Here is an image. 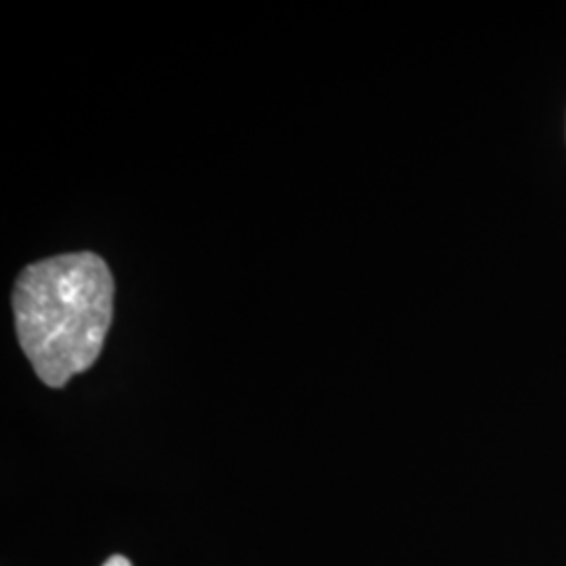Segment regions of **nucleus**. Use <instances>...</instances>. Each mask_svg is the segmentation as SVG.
Wrapping results in <instances>:
<instances>
[{"instance_id":"nucleus-1","label":"nucleus","mask_w":566,"mask_h":566,"mask_svg":"<svg viewBox=\"0 0 566 566\" xmlns=\"http://www.w3.org/2000/svg\"><path fill=\"white\" fill-rule=\"evenodd\" d=\"M21 350L51 388L67 385L102 355L114 317V277L102 256L74 252L21 271L13 290Z\"/></svg>"},{"instance_id":"nucleus-2","label":"nucleus","mask_w":566,"mask_h":566,"mask_svg":"<svg viewBox=\"0 0 566 566\" xmlns=\"http://www.w3.org/2000/svg\"><path fill=\"white\" fill-rule=\"evenodd\" d=\"M103 566H133L124 556H114V558H109L107 563Z\"/></svg>"}]
</instances>
